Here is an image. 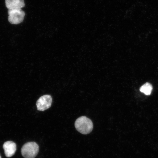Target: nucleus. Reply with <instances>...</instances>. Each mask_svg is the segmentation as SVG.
Wrapping results in <instances>:
<instances>
[{"label":"nucleus","instance_id":"obj_1","mask_svg":"<svg viewBox=\"0 0 158 158\" xmlns=\"http://www.w3.org/2000/svg\"><path fill=\"white\" fill-rule=\"evenodd\" d=\"M75 126L78 131L83 134H89L94 128L92 120L85 116H81L76 120Z\"/></svg>","mask_w":158,"mask_h":158},{"label":"nucleus","instance_id":"obj_2","mask_svg":"<svg viewBox=\"0 0 158 158\" xmlns=\"http://www.w3.org/2000/svg\"><path fill=\"white\" fill-rule=\"evenodd\" d=\"M39 152V147L35 142L24 144L21 149V154L25 158H35Z\"/></svg>","mask_w":158,"mask_h":158},{"label":"nucleus","instance_id":"obj_7","mask_svg":"<svg viewBox=\"0 0 158 158\" xmlns=\"http://www.w3.org/2000/svg\"><path fill=\"white\" fill-rule=\"evenodd\" d=\"M153 90V86L149 82H147L140 88V92L143 93L146 95H151Z\"/></svg>","mask_w":158,"mask_h":158},{"label":"nucleus","instance_id":"obj_5","mask_svg":"<svg viewBox=\"0 0 158 158\" xmlns=\"http://www.w3.org/2000/svg\"><path fill=\"white\" fill-rule=\"evenodd\" d=\"M3 148L6 156L10 157L15 155L17 149V146L13 141H7L4 143Z\"/></svg>","mask_w":158,"mask_h":158},{"label":"nucleus","instance_id":"obj_3","mask_svg":"<svg viewBox=\"0 0 158 158\" xmlns=\"http://www.w3.org/2000/svg\"><path fill=\"white\" fill-rule=\"evenodd\" d=\"M8 20L12 24H18L24 19L25 13L21 9H9Z\"/></svg>","mask_w":158,"mask_h":158},{"label":"nucleus","instance_id":"obj_8","mask_svg":"<svg viewBox=\"0 0 158 158\" xmlns=\"http://www.w3.org/2000/svg\"><path fill=\"white\" fill-rule=\"evenodd\" d=\"M0 158H2L1 155H0Z\"/></svg>","mask_w":158,"mask_h":158},{"label":"nucleus","instance_id":"obj_4","mask_svg":"<svg viewBox=\"0 0 158 158\" xmlns=\"http://www.w3.org/2000/svg\"><path fill=\"white\" fill-rule=\"evenodd\" d=\"M52 102V98L49 95H45L41 97L36 102L37 110L40 111H44L51 106Z\"/></svg>","mask_w":158,"mask_h":158},{"label":"nucleus","instance_id":"obj_6","mask_svg":"<svg viewBox=\"0 0 158 158\" xmlns=\"http://www.w3.org/2000/svg\"><path fill=\"white\" fill-rule=\"evenodd\" d=\"M5 3L8 9H21L25 5L24 0H5Z\"/></svg>","mask_w":158,"mask_h":158}]
</instances>
